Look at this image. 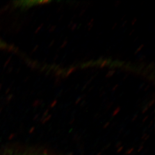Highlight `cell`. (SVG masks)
Segmentation results:
<instances>
[{"label":"cell","mask_w":155,"mask_h":155,"mask_svg":"<svg viewBox=\"0 0 155 155\" xmlns=\"http://www.w3.org/2000/svg\"><path fill=\"white\" fill-rule=\"evenodd\" d=\"M6 155H50V154L44 150H29L20 151H12L8 153Z\"/></svg>","instance_id":"cell-1"}]
</instances>
